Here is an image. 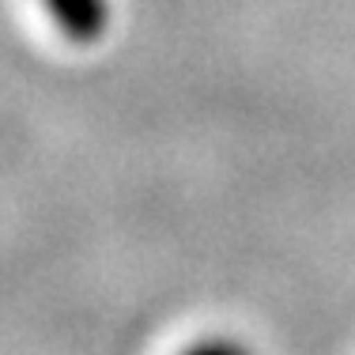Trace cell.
I'll return each instance as SVG.
<instances>
[{
	"label": "cell",
	"mask_w": 355,
	"mask_h": 355,
	"mask_svg": "<svg viewBox=\"0 0 355 355\" xmlns=\"http://www.w3.org/2000/svg\"><path fill=\"white\" fill-rule=\"evenodd\" d=\"M49 12V19L57 23L69 42L76 46H91L106 35L110 27V4L106 0H42Z\"/></svg>",
	"instance_id": "6da1fadb"
},
{
	"label": "cell",
	"mask_w": 355,
	"mask_h": 355,
	"mask_svg": "<svg viewBox=\"0 0 355 355\" xmlns=\"http://www.w3.org/2000/svg\"><path fill=\"white\" fill-rule=\"evenodd\" d=\"M185 355H250L239 340H205V344H193Z\"/></svg>",
	"instance_id": "7a4b0ae2"
}]
</instances>
